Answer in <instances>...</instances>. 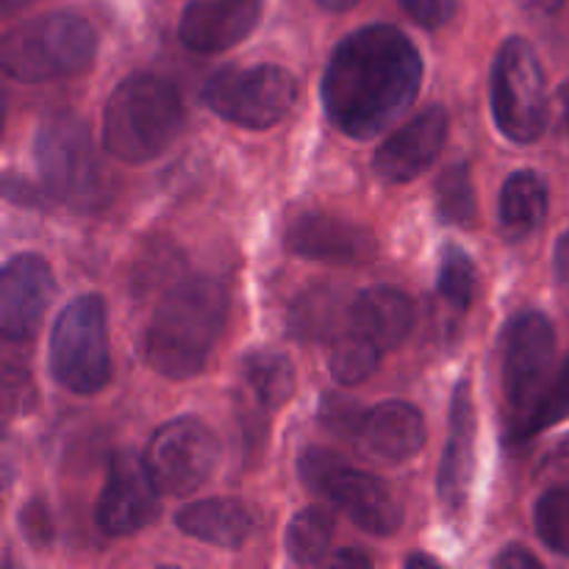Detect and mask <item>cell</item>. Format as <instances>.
I'll list each match as a JSON object with an SVG mask.
<instances>
[{"mask_svg": "<svg viewBox=\"0 0 569 569\" xmlns=\"http://www.w3.org/2000/svg\"><path fill=\"white\" fill-rule=\"evenodd\" d=\"M422 56L395 26H367L333 48L322 76V106L345 137L387 131L420 92Z\"/></svg>", "mask_w": 569, "mask_h": 569, "instance_id": "cell-1", "label": "cell"}, {"mask_svg": "<svg viewBox=\"0 0 569 569\" xmlns=\"http://www.w3.org/2000/svg\"><path fill=\"white\" fill-rule=\"evenodd\" d=\"M228 317V295L214 278H183L156 309L144 333V359L170 381L194 378L209 361Z\"/></svg>", "mask_w": 569, "mask_h": 569, "instance_id": "cell-2", "label": "cell"}, {"mask_svg": "<svg viewBox=\"0 0 569 569\" xmlns=\"http://www.w3.org/2000/svg\"><path fill=\"white\" fill-rule=\"evenodd\" d=\"M183 128L181 92L167 78L131 76L103 109V148L126 164H144L164 153Z\"/></svg>", "mask_w": 569, "mask_h": 569, "instance_id": "cell-3", "label": "cell"}, {"mask_svg": "<svg viewBox=\"0 0 569 569\" xmlns=\"http://www.w3.org/2000/svg\"><path fill=\"white\" fill-rule=\"evenodd\" d=\"M98 53L94 28L70 11L33 17L11 28L0 48L3 72L22 83L81 76Z\"/></svg>", "mask_w": 569, "mask_h": 569, "instance_id": "cell-4", "label": "cell"}, {"mask_svg": "<svg viewBox=\"0 0 569 569\" xmlns=\"http://www.w3.org/2000/svg\"><path fill=\"white\" fill-rule=\"evenodd\" d=\"M50 376L72 395H98L111 381L109 326L100 295H81L61 309L50 333Z\"/></svg>", "mask_w": 569, "mask_h": 569, "instance_id": "cell-5", "label": "cell"}, {"mask_svg": "<svg viewBox=\"0 0 569 569\" xmlns=\"http://www.w3.org/2000/svg\"><path fill=\"white\" fill-rule=\"evenodd\" d=\"M33 159L50 198L76 209H92L103 198V172L81 117H48L33 139Z\"/></svg>", "mask_w": 569, "mask_h": 569, "instance_id": "cell-6", "label": "cell"}, {"mask_svg": "<svg viewBox=\"0 0 569 569\" xmlns=\"http://www.w3.org/2000/svg\"><path fill=\"white\" fill-rule=\"evenodd\" d=\"M492 114L506 139L537 142L550 120L548 83L539 56L526 39L511 37L492 64Z\"/></svg>", "mask_w": 569, "mask_h": 569, "instance_id": "cell-7", "label": "cell"}, {"mask_svg": "<svg viewBox=\"0 0 569 569\" xmlns=\"http://www.w3.org/2000/svg\"><path fill=\"white\" fill-rule=\"evenodd\" d=\"M298 81L276 64L228 67L203 87V103L222 120L242 128H272L292 111Z\"/></svg>", "mask_w": 569, "mask_h": 569, "instance_id": "cell-8", "label": "cell"}, {"mask_svg": "<svg viewBox=\"0 0 569 569\" xmlns=\"http://www.w3.org/2000/svg\"><path fill=\"white\" fill-rule=\"evenodd\" d=\"M220 459V445L211 428L198 417H178L164 422L150 437L144 467L156 489L170 498H183L203 487Z\"/></svg>", "mask_w": 569, "mask_h": 569, "instance_id": "cell-9", "label": "cell"}, {"mask_svg": "<svg viewBox=\"0 0 569 569\" xmlns=\"http://www.w3.org/2000/svg\"><path fill=\"white\" fill-rule=\"evenodd\" d=\"M556 359V331L539 311H522L506 326L503 337V387L515 422L531 411L550 383Z\"/></svg>", "mask_w": 569, "mask_h": 569, "instance_id": "cell-10", "label": "cell"}, {"mask_svg": "<svg viewBox=\"0 0 569 569\" xmlns=\"http://www.w3.org/2000/svg\"><path fill=\"white\" fill-rule=\"evenodd\" d=\"M156 492L159 489L144 467V459L120 450L111 459L98 511H94L98 528L106 537H131V533L142 531L159 511Z\"/></svg>", "mask_w": 569, "mask_h": 569, "instance_id": "cell-11", "label": "cell"}, {"mask_svg": "<svg viewBox=\"0 0 569 569\" xmlns=\"http://www.w3.org/2000/svg\"><path fill=\"white\" fill-rule=\"evenodd\" d=\"M56 298V278L37 253L6 261L0 276V331L9 342H26L39 331L44 311Z\"/></svg>", "mask_w": 569, "mask_h": 569, "instance_id": "cell-12", "label": "cell"}, {"mask_svg": "<svg viewBox=\"0 0 569 569\" xmlns=\"http://www.w3.org/2000/svg\"><path fill=\"white\" fill-rule=\"evenodd\" d=\"M448 139V111L428 106L422 114L395 131L376 153V176L387 183H409L428 170Z\"/></svg>", "mask_w": 569, "mask_h": 569, "instance_id": "cell-13", "label": "cell"}, {"mask_svg": "<svg viewBox=\"0 0 569 569\" xmlns=\"http://www.w3.org/2000/svg\"><path fill=\"white\" fill-rule=\"evenodd\" d=\"M476 437L478 417L472 387L470 381H459L450 400L448 445H445L442 467H439V500L453 517H459L470 500L472 476H476Z\"/></svg>", "mask_w": 569, "mask_h": 569, "instance_id": "cell-14", "label": "cell"}, {"mask_svg": "<svg viewBox=\"0 0 569 569\" xmlns=\"http://www.w3.org/2000/svg\"><path fill=\"white\" fill-rule=\"evenodd\" d=\"M287 248L295 256L328 264H365L376 256L378 242L370 228L337 214H303L289 226Z\"/></svg>", "mask_w": 569, "mask_h": 569, "instance_id": "cell-15", "label": "cell"}, {"mask_svg": "<svg viewBox=\"0 0 569 569\" xmlns=\"http://www.w3.org/2000/svg\"><path fill=\"white\" fill-rule=\"evenodd\" d=\"M261 17V0H189L178 37L194 53H222L250 37Z\"/></svg>", "mask_w": 569, "mask_h": 569, "instance_id": "cell-16", "label": "cell"}, {"mask_svg": "<svg viewBox=\"0 0 569 569\" xmlns=\"http://www.w3.org/2000/svg\"><path fill=\"white\" fill-rule=\"evenodd\" d=\"M320 495H326L337 509H342L353 520V526L372 537H392L403 522V511L395 495L370 472L345 465L337 467Z\"/></svg>", "mask_w": 569, "mask_h": 569, "instance_id": "cell-17", "label": "cell"}, {"mask_svg": "<svg viewBox=\"0 0 569 569\" xmlns=\"http://www.w3.org/2000/svg\"><path fill=\"white\" fill-rule=\"evenodd\" d=\"M359 445L372 459L400 465V461L415 459L426 445V420H422L420 409H415L411 403L387 400L367 411Z\"/></svg>", "mask_w": 569, "mask_h": 569, "instance_id": "cell-18", "label": "cell"}, {"mask_svg": "<svg viewBox=\"0 0 569 569\" xmlns=\"http://www.w3.org/2000/svg\"><path fill=\"white\" fill-rule=\"evenodd\" d=\"M415 303L395 287L365 289L350 300V328L370 337L381 350L400 348L415 328Z\"/></svg>", "mask_w": 569, "mask_h": 569, "instance_id": "cell-19", "label": "cell"}, {"mask_svg": "<svg viewBox=\"0 0 569 569\" xmlns=\"http://www.w3.org/2000/svg\"><path fill=\"white\" fill-rule=\"evenodd\" d=\"M178 531L187 537L200 539L214 548L237 550L253 533V517L248 506L231 498H206L198 503L183 506L176 515Z\"/></svg>", "mask_w": 569, "mask_h": 569, "instance_id": "cell-20", "label": "cell"}, {"mask_svg": "<svg viewBox=\"0 0 569 569\" xmlns=\"http://www.w3.org/2000/svg\"><path fill=\"white\" fill-rule=\"evenodd\" d=\"M550 194L548 183L533 170H520L509 176L500 192V231L511 242L531 237L548 217Z\"/></svg>", "mask_w": 569, "mask_h": 569, "instance_id": "cell-21", "label": "cell"}, {"mask_svg": "<svg viewBox=\"0 0 569 569\" xmlns=\"http://www.w3.org/2000/svg\"><path fill=\"white\" fill-rule=\"evenodd\" d=\"M345 322H350V303H342V292L331 287H315L300 295L292 303L289 328L298 339H328L342 333Z\"/></svg>", "mask_w": 569, "mask_h": 569, "instance_id": "cell-22", "label": "cell"}, {"mask_svg": "<svg viewBox=\"0 0 569 569\" xmlns=\"http://www.w3.org/2000/svg\"><path fill=\"white\" fill-rule=\"evenodd\" d=\"M242 378L250 400L261 411H278L295 395V370L287 356L272 350H256L244 356Z\"/></svg>", "mask_w": 569, "mask_h": 569, "instance_id": "cell-23", "label": "cell"}, {"mask_svg": "<svg viewBox=\"0 0 569 569\" xmlns=\"http://www.w3.org/2000/svg\"><path fill=\"white\" fill-rule=\"evenodd\" d=\"M378 361H381V348L356 328L337 333L328 348V372L342 387H356V383L367 381L378 370Z\"/></svg>", "mask_w": 569, "mask_h": 569, "instance_id": "cell-24", "label": "cell"}, {"mask_svg": "<svg viewBox=\"0 0 569 569\" xmlns=\"http://www.w3.org/2000/svg\"><path fill=\"white\" fill-rule=\"evenodd\" d=\"M333 520L322 509H303L295 515L287 531V553L295 565H320L331 550Z\"/></svg>", "mask_w": 569, "mask_h": 569, "instance_id": "cell-25", "label": "cell"}, {"mask_svg": "<svg viewBox=\"0 0 569 569\" xmlns=\"http://www.w3.org/2000/svg\"><path fill=\"white\" fill-rule=\"evenodd\" d=\"M437 211L450 226H472L478 214L476 187L467 164H453L437 178Z\"/></svg>", "mask_w": 569, "mask_h": 569, "instance_id": "cell-26", "label": "cell"}, {"mask_svg": "<svg viewBox=\"0 0 569 569\" xmlns=\"http://www.w3.org/2000/svg\"><path fill=\"white\" fill-rule=\"evenodd\" d=\"M569 417V359L567 365L561 367L559 376L550 378V383L545 387V392L539 395L537 403L531 406L526 417L515 422V439H528L542 433L545 428L556 426V422L567 420Z\"/></svg>", "mask_w": 569, "mask_h": 569, "instance_id": "cell-27", "label": "cell"}, {"mask_svg": "<svg viewBox=\"0 0 569 569\" xmlns=\"http://www.w3.org/2000/svg\"><path fill=\"white\" fill-rule=\"evenodd\" d=\"M478 292V270L472 264L470 253H465L456 244L442 250V264H439V295L448 303L459 309H470Z\"/></svg>", "mask_w": 569, "mask_h": 569, "instance_id": "cell-28", "label": "cell"}, {"mask_svg": "<svg viewBox=\"0 0 569 569\" xmlns=\"http://www.w3.org/2000/svg\"><path fill=\"white\" fill-rule=\"evenodd\" d=\"M537 533L553 553L569 559V492L567 489H548L537 500L533 509Z\"/></svg>", "mask_w": 569, "mask_h": 569, "instance_id": "cell-29", "label": "cell"}, {"mask_svg": "<svg viewBox=\"0 0 569 569\" xmlns=\"http://www.w3.org/2000/svg\"><path fill=\"white\" fill-rule=\"evenodd\" d=\"M367 411L356 398L342 392H326L320 400V422L339 439H359Z\"/></svg>", "mask_w": 569, "mask_h": 569, "instance_id": "cell-30", "label": "cell"}, {"mask_svg": "<svg viewBox=\"0 0 569 569\" xmlns=\"http://www.w3.org/2000/svg\"><path fill=\"white\" fill-rule=\"evenodd\" d=\"M298 467L306 487H309L311 492L320 495L322 487H326V481L331 478V472L337 470V467H342V459L328 448H306L303 453H300Z\"/></svg>", "mask_w": 569, "mask_h": 569, "instance_id": "cell-31", "label": "cell"}, {"mask_svg": "<svg viewBox=\"0 0 569 569\" xmlns=\"http://www.w3.org/2000/svg\"><path fill=\"white\" fill-rule=\"evenodd\" d=\"M406 14L426 28H442L453 20L459 0H398Z\"/></svg>", "mask_w": 569, "mask_h": 569, "instance_id": "cell-32", "label": "cell"}, {"mask_svg": "<svg viewBox=\"0 0 569 569\" xmlns=\"http://www.w3.org/2000/svg\"><path fill=\"white\" fill-rule=\"evenodd\" d=\"M20 528L28 537V542L33 545H48L53 539V520H50L48 503L39 498H33L31 503L22 509L20 515Z\"/></svg>", "mask_w": 569, "mask_h": 569, "instance_id": "cell-33", "label": "cell"}, {"mask_svg": "<svg viewBox=\"0 0 569 569\" xmlns=\"http://www.w3.org/2000/svg\"><path fill=\"white\" fill-rule=\"evenodd\" d=\"M492 565L503 569H533V567H542V561H539L533 553H528L526 548H520V545H511V548H506L503 553L495 556Z\"/></svg>", "mask_w": 569, "mask_h": 569, "instance_id": "cell-34", "label": "cell"}, {"mask_svg": "<svg viewBox=\"0 0 569 569\" xmlns=\"http://www.w3.org/2000/svg\"><path fill=\"white\" fill-rule=\"evenodd\" d=\"M545 472L548 476H569V437L550 450V456L545 459Z\"/></svg>", "mask_w": 569, "mask_h": 569, "instance_id": "cell-35", "label": "cell"}, {"mask_svg": "<svg viewBox=\"0 0 569 569\" xmlns=\"http://www.w3.org/2000/svg\"><path fill=\"white\" fill-rule=\"evenodd\" d=\"M553 259H556V272H559V278L565 283H569V231L559 239V244H556Z\"/></svg>", "mask_w": 569, "mask_h": 569, "instance_id": "cell-36", "label": "cell"}, {"mask_svg": "<svg viewBox=\"0 0 569 569\" xmlns=\"http://www.w3.org/2000/svg\"><path fill=\"white\" fill-rule=\"evenodd\" d=\"M333 565H339V567H370L372 559L367 553H361V550L345 548L342 553L333 556Z\"/></svg>", "mask_w": 569, "mask_h": 569, "instance_id": "cell-37", "label": "cell"}, {"mask_svg": "<svg viewBox=\"0 0 569 569\" xmlns=\"http://www.w3.org/2000/svg\"><path fill=\"white\" fill-rule=\"evenodd\" d=\"M520 6L533 14H556L565 6V0H520Z\"/></svg>", "mask_w": 569, "mask_h": 569, "instance_id": "cell-38", "label": "cell"}, {"mask_svg": "<svg viewBox=\"0 0 569 569\" xmlns=\"http://www.w3.org/2000/svg\"><path fill=\"white\" fill-rule=\"evenodd\" d=\"M317 3L328 11H348V9H353L356 3H361V0H317Z\"/></svg>", "mask_w": 569, "mask_h": 569, "instance_id": "cell-39", "label": "cell"}, {"mask_svg": "<svg viewBox=\"0 0 569 569\" xmlns=\"http://www.w3.org/2000/svg\"><path fill=\"white\" fill-rule=\"evenodd\" d=\"M406 567H439V561L433 559V556L417 553V556H409V559H406Z\"/></svg>", "mask_w": 569, "mask_h": 569, "instance_id": "cell-40", "label": "cell"}, {"mask_svg": "<svg viewBox=\"0 0 569 569\" xmlns=\"http://www.w3.org/2000/svg\"><path fill=\"white\" fill-rule=\"evenodd\" d=\"M559 103H561V120H565V126H569V81L561 87Z\"/></svg>", "mask_w": 569, "mask_h": 569, "instance_id": "cell-41", "label": "cell"}, {"mask_svg": "<svg viewBox=\"0 0 569 569\" xmlns=\"http://www.w3.org/2000/svg\"><path fill=\"white\" fill-rule=\"evenodd\" d=\"M31 0H3V11L6 14H14L17 9H22V6H28Z\"/></svg>", "mask_w": 569, "mask_h": 569, "instance_id": "cell-42", "label": "cell"}]
</instances>
